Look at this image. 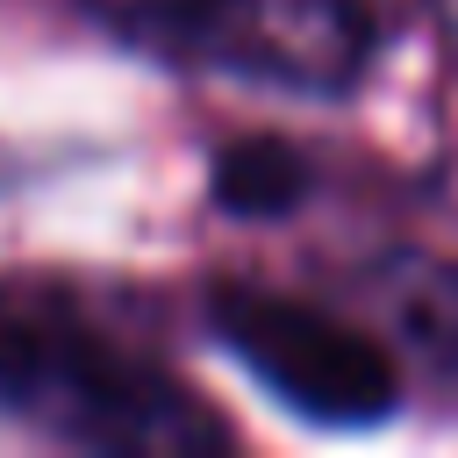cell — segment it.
Segmentation results:
<instances>
[{
    "instance_id": "cell-2",
    "label": "cell",
    "mask_w": 458,
    "mask_h": 458,
    "mask_svg": "<svg viewBox=\"0 0 458 458\" xmlns=\"http://www.w3.org/2000/svg\"><path fill=\"white\" fill-rule=\"evenodd\" d=\"M0 408L93 451H215L229 437L179 379L57 322L0 329Z\"/></svg>"
},
{
    "instance_id": "cell-1",
    "label": "cell",
    "mask_w": 458,
    "mask_h": 458,
    "mask_svg": "<svg viewBox=\"0 0 458 458\" xmlns=\"http://www.w3.org/2000/svg\"><path fill=\"white\" fill-rule=\"evenodd\" d=\"M107 36L157 64L272 86V93H351L372 50L358 0H79Z\"/></svg>"
},
{
    "instance_id": "cell-4",
    "label": "cell",
    "mask_w": 458,
    "mask_h": 458,
    "mask_svg": "<svg viewBox=\"0 0 458 458\" xmlns=\"http://www.w3.org/2000/svg\"><path fill=\"white\" fill-rule=\"evenodd\" d=\"M379 301H386L394 336H401L415 358L458 365V265H451V258H422V250L394 258Z\"/></svg>"
},
{
    "instance_id": "cell-3",
    "label": "cell",
    "mask_w": 458,
    "mask_h": 458,
    "mask_svg": "<svg viewBox=\"0 0 458 458\" xmlns=\"http://www.w3.org/2000/svg\"><path fill=\"white\" fill-rule=\"evenodd\" d=\"M208 329L272 401H286L308 422L365 429V422H386L394 401H401L394 358L365 329H351V322H336L308 301H279V293H258V286H222L208 301Z\"/></svg>"
},
{
    "instance_id": "cell-5",
    "label": "cell",
    "mask_w": 458,
    "mask_h": 458,
    "mask_svg": "<svg viewBox=\"0 0 458 458\" xmlns=\"http://www.w3.org/2000/svg\"><path fill=\"white\" fill-rule=\"evenodd\" d=\"M208 186H215V208H229L243 222H272L308 193V165L279 136H243V143L215 150V179Z\"/></svg>"
}]
</instances>
